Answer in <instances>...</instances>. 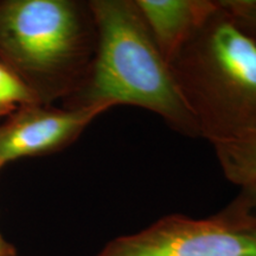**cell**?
<instances>
[{"mask_svg": "<svg viewBox=\"0 0 256 256\" xmlns=\"http://www.w3.org/2000/svg\"><path fill=\"white\" fill-rule=\"evenodd\" d=\"M153 40L170 64L215 11L210 0H136Z\"/></svg>", "mask_w": 256, "mask_h": 256, "instance_id": "cell-6", "label": "cell"}, {"mask_svg": "<svg viewBox=\"0 0 256 256\" xmlns=\"http://www.w3.org/2000/svg\"><path fill=\"white\" fill-rule=\"evenodd\" d=\"M216 4L168 64L200 136L211 145L256 126V40Z\"/></svg>", "mask_w": 256, "mask_h": 256, "instance_id": "cell-3", "label": "cell"}, {"mask_svg": "<svg viewBox=\"0 0 256 256\" xmlns=\"http://www.w3.org/2000/svg\"><path fill=\"white\" fill-rule=\"evenodd\" d=\"M96 46L88 2L0 0V63L40 104L66 101L82 87Z\"/></svg>", "mask_w": 256, "mask_h": 256, "instance_id": "cell-2", "label": "cell"}, {"mask_svg": "<svg viewBox=\"0 0 256 256\" xmlns=\"http://www.w3.org/2000/svg\"><path fill=\"white\" fill-rule=\"evenodd\" d=\"M104 108L28 104L0 126V162L60 152L76 142Z\"/></svg>", "mask_w": 256, "mask_h": 256, "instance_id": "cell-5", "label": "cell"}, {"mask_svg": "<svg viewBox=\"0 0 256 256\" xmlns=\"http://www.w3.org/2000/svg\"><path fill=\"white\" fill-rule=\"evenodd\" d=\"M96 256H256V222L226 208L204 220L168 215Z\"/></svg>", "mask_w": 256, "mask_h": 256, "instance_id": "cell-4", "label": "cell"}, {"mask_svg": "<svg viewBox=\"0 0 256 256\" xmlns=\"http://www.w3.org/2000/svg\"><path fill=\"white\" fill-rule=\"evenodd\" d=\"M36 104L37 100L24 83L0 63V118L10 116L24 106Z\"/></svg>", "mask_w": 256, "mask_h": 256, "instance_id": "cell-8", "label": "cell"}, {"mask_svg": "<svg viewBox=\"0 0 256 256\" xmlns=\"http://www.w3.org/2000/svg\"><path fill=\"white\" fill-rule=\"evenodd\" d=\"M226 209L256 222V183L241 188L238 196L226 206Z\"/></svg>", "mask_w": 256, "mask_h": 256, "instance_id": "cell-10", "label": "cell"}, {"mask_svg": "<svg viewBox=\"0 0 256 256\" xmlns=\"http://www.w3.org/2000/svg\"><path fill=\"white\" fill-rule=\"evenodd\" d=\"M246 32L256 40V0H218Z\"/></svg>", "mask_w": 256, "mask_h": 256, "instance_id": "cell-9", "label": "cell"}, {"mask_svg": "<svg viewBox=\"0 0 256 256\" xmlns=\"http://www.w3.org/2000/svg\"><path fill=\"white\" fill-rule=\"evenodd\" d=\"M2 166H4V165H2V162H0V170H2Z\"/></svg>", "mask_w": 256, "mask_h": 256, "instance_id": "cell-12", "label": "cell"}, {"mask_svg": "<svg viewBox=\"0 0 256 256\" xmlns=\"http://www.w3.org/2000/svg\"><path fill=\"white\" fill-rule=\"evenodd\" d=\"M88 2L98 31L95 58L87 80L63 107L136 106L159 115L176 132L202 138L136 0Z\"/></svg>", "mask_w": 256, "mask_h": 256, "instance_id": "cell-1", "label": "cell"}, {"mask_svg": "<svg viewBox=\"0 0 256 256\" xmlns=\"http://www.w3.org/2000/svg\"><path fill=\"white\" fill-rule=\"evenodd\" d=\"M212 146L229 182L241 188L256 183V126Z\"/></svg>", "mask_w": 256, "mask_h": 256, "instance_id": "cell-7", "label": "cell"}, {"mask_svg": "<svg viewBox=\"0 0 256 256\" xmlns=\"http://www.w3.org/2000/svg\"><path fill=\"white\" fill-rule=\"evenodd\" d=\"M17 250L8 241H6L4 236L0 232V256H16Z\"/></svg>", "mask_w": 256, "mask_h": 256, "instance_id": "cell-11", "label": "cell"}]
</instances>
